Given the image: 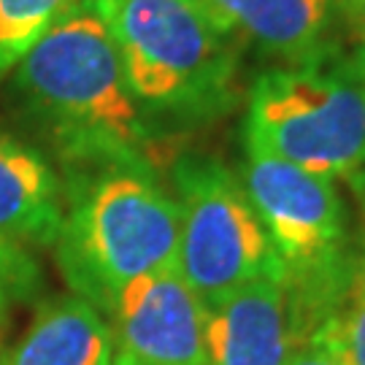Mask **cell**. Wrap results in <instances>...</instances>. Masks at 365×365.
Listing matches in <instances>:
<instances>
[{"mask_svg":"<svg viewBox=\"0 0 365 365\" xmlns=\"http://www.w3.org/2000/svg\"><path fill=\"white\" fill-rule=\"evenodd\" d=\"M16 78L68 157L144 165L138 101L95 0H81L49 27L16 66Z\"/></svg>","mask_w":365,"mask_h":365,"instance_id":"obj_1","label":"cell"},{"mask_svg":"<svg viewBox=\"0 0 365 365\" xmlns=\"http://www.w3.org/2000/svg\"><path fill=\"white\" fill-rule=\"evenodd\" d=\"M57 238L68 282L92 306L111 312L130 282L176 268L179 206L144 165H106Z\"/></svg>","mask_w":365,"mask_h":365,"instance_id":"obj_2","label":"cell"},{"mask_svg":"<svg viewBox=\"0 0 365 365\" xmlns=\"http://www.w3.org/2000/svg\"><path fill=\"white\" fill-rule=\"evenodd\" d=\"M122 57L133 98L170 111H214L235 73L233 38L197 0H95Z\"/></svg>","mask_w":365,"mask_h":365,"instance_id":"obj_3","label":"cell"},{"mask_svg":"<svg viewBox=\"0 0 365 365\" xmlns=\"http://www.w3.org/2000/svg\"><path fill=\"white\" fill-rule=\"evenodd\" d=\"M247 141L298 168L349 179L365 168V95L349 73L298 63L257 76Z\"/></svg>","mask_w":365,"mask_h":365,"instance_id":"obj_4","label":"cell"},{"mask_svg":"<svg viewBox=\"0 0 365 365\" xmlns=\"http://www.w3.org/2000/svg\"><path fill=\"white\" fill-rule=\"evenodd\" d=\"M184 282L206 306L282 265L249 195L217 157H184L173 173Z\"/></svg>","mask_w":365,"mask_h":365,"instance_id":"obj_5","label":"cell"},{"mask_svg":"<svg viewBox=\"0 0 365 365\" xmlns=\"http://www.w3.org/2000/svg\"><path fill=\"white\" fill-rule=\"evenodd\" d=\"M241 184L289 282L325 284L344 271L349 252L336 179L247 141Z\"/></svg>","mask_w":365,"mask_h":365,"instance_id":"obj_6","label":"cell"},{"mask_svg":"<svg viewBox=\"0 0 365 365\" xmlns=\"http://www.w3.org/2000/svg\"><path fill=\"white\" fill-rule=\"evenodd\" d=\"M108 314L111 365H209V306L179 268L130 282Z\"/></svg>","mask_w":365,"mask_h":365,"instance_id":"obj_7","label":"cell"},{"mask_svg":"<svg viewBox=\"0 0 365 365\" xmlns=\"http://www.w3.org/2000/svg\"><path fill=\"white\" fill-rule=\"evenodd\" d=\"M309 336L284 265L255 276L209 306V365H289Z\"/></svg>","mask_w":365,"mask_h":365,"instance_id":"obj_8","label":"cell"},{"mask_svg":"<svg viewBox=\"0 0 365 365\" xmlns=\"http://www.w3.org/2000/svg\"><path fill=\"white\" fill-rule=\"evenodd\" d=\"M227 38L255 43L289 66L314 63L325 49L333 0H197Z\"/></svg>","mask_w":365,"mask_h":365,"instance_id":"obj_9","label":"cell"},{"mask_svg":"<svg viewBox=\"0 0 365 365\" xmlns=\"http://www.w3.org/2000/svg\"><path fill=\"white\" fill-rule=\"evenodd\" d=\"M63 227L57 179L46 160L0 133V244L54 241Z\"/></svg>","mask_w":365,"mask_h":365,"instance_id":"obj_10","label":"cell"},{"mask_svg":"<svg viewBox=\"0 0 365 365\" xmlns=\"http://www.w3.org/2000/svg\"><path fill=\"white\" fill-rule=\"evenodd\" d=\"M3 365H111V325L81 295L57 298Z\"/></svg>","mask_w":365,"mask_h":365,"instance_id":"obj_11","label":"cell"},{"mask_svg":"<svg viewBox=\"0 0 365 365\" xmlns=\"http://www.w3.org/2000/svg\"><path fill=\"white\" fill-rule=\"evenodd\" d=\"M319 327L339 365H365V252L349 257Z\"/></svg>","mask_w":365,"mask_h":365,"instance_id":"obj_12","label":"cell"},{"mask_svg":"<svg viewBox=\"0 0 365 365\" xmlns=\"http://www.w3.org/2000/svg\"><path fill=\"white\" fill-rule=\"evenodd\" d=\"M81 0H0V78Z\"/></svg>","mask_w":365,"mask_h":365,"instance_id":"obj_13","label":"cell"},{"mask_svg":"<svg viewBox=\"0 0 365 365\" xmlns=\"http://www.w3.org/2000/svg\"><path fill=\"white\" fill-rule=\"evenodd\" d=\"M289 365H339L336 354H333V349H330V344L325 339V333H322V327L300 344V349L292 354Z\"/></svg>","mask_w":365,"mask_h":365,"instance_id":"obj_14","label":"cell"},{"mask_svg":"<svg viewBox=\"0 0 365 365\" xmlns=\"http://www.w3.org/2000/svg\"><path fill=\"white\" fill-rule=\"evenodd\" d=\"M333 3L346 27L360 38V46H365V0H333Z\"/></svg>","mask_w":365,"mask_h":365,"instance_id":"obj_15","label":"cell"},{"mask_svg":"<svg viewBox=\"0 0 365 365\" xmlns=\"http://www.w3.org/2000/svg\"><path fill=\"white\" fill-rule=\"evenodd\" d=\"M349 76L357 81V87H360V90H363V95H365V46H360V49H357V54H354V63H352Z\"/></svg>","mask_w":365,"mask_h":365,"instance_id":"obj_16","label":"cell"},{"mask_svg":"<svg viewBox=\"0 0 365 365\" xmlns=\"http://www.w3.org/2000/svg\"><path fill=\"white\" fill-rule=\"evenodd\" d=\"M349 182H352L354 195H357V200H360V206H363V214H365V168H363V170H357L354 176H349Z\"/></svg>","mask_w":365,"mask_h":365,"instance_id":"obj_17","label":"cell"},{"mask_svg":"<svg viewBox=\"0 0 365 365\" xmlns=\"http://www.w3.org/2000/svg\"><path fill=\"white\" fill-rule=\"evenodd\" d=\"M11 265H14V255L6 252V247L0 244V300H3V276L11 271Z\"/></svg>","mask_w":365,"mask_h":365,"instance_id":"obj_18","label":"cell"}]
</instances>
